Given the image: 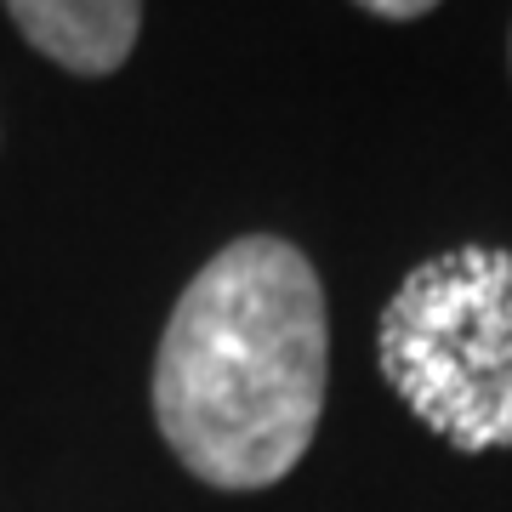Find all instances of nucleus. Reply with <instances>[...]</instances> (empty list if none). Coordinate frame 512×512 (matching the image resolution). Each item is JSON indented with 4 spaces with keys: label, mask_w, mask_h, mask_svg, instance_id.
Listing matches in <instances>:
<instances>
[{
    "label": "nucleus",
    "mask_w": 512,
    "mask_h": 512,
    "mask_svg": "<svg viewBox=\"0 0 512 512\" xmlns=\"http://www.w3.org/2000/svg\"><path fill=\"white\" fill-rule=\"evenodd\" d=\"M330 382L313 262L279 234L222 245L188 279L154 359V421L211 490H268L308 456Z\"/></svg>",
    "instance_id": "f257e3e1"
},
{
    "label": "nucleus",
    "mask_w": 512,
    "mask_h": 512,
    "mask_svg": "<svg viewBox=\"0 0 512 512\" xmlns=\"http://www.w3.org/2000/svg\"><path fill=\"white\" fill-rule=\"evenodd\" d=\"M365 12H376V18H393V23H410L421 18V12H433L439 0H359Z\"/></svg>",
    "instance_id": "20e7f679"
},
{
    "label": "nucleus",
    "mask_w": 512,
    "mask_h": 512,
    "mask_svg": "<svg viewBox=\"0 0 512 512\" xmlns=\"http://www.w3.org/2000/svg\"><path fill=\"white\" fill-rule=\"evenodd\" d=\"M18 35L69 74H114L137 46L143 0H6Z\"/></svg>",
    "instance_id": "7ed1b4c3"
},
{
    "label": "nucleus",
    "mask_w": 512,
    "mask_h": 512,
    "mask_svg": "<svg viewBox=\"0 0 512 512\" xmlns=\"http://www.w3.org/2000/svg\"><path fill=\"white\" fill-rule=\"evenodd\" d=\"M376 359L410 416L467 456L512 450V251L456 245L404 274Z\"/></svg>",
    "instance_id": "f03ea898"
}]
</instances>
